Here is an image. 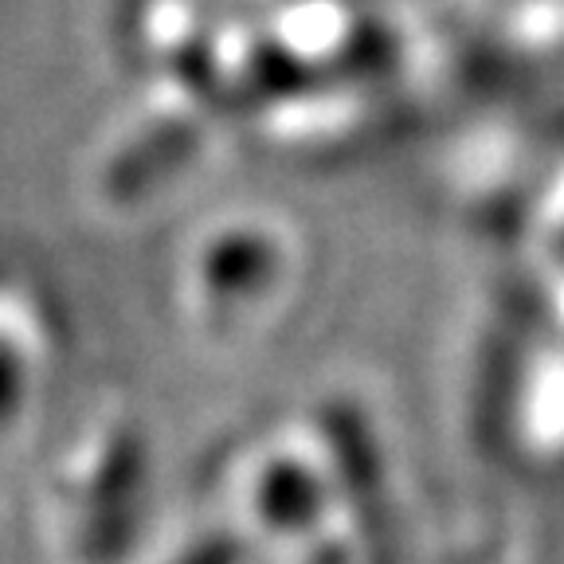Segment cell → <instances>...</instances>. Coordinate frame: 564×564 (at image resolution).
Returning a JSON list of instances; mask_svg holds the SVG:
<instances>
[{"mask_svg": "<svg viewBox=\"0 0 564 564\" xmlns=\"http://www.w3.org/2000/svg\"><path fill=\"white\" fill-rule=\"evenodd\" d=\"M188 150H193V130H185V126H161V130L145 133L138 145H130L115 165L106 169L110 200L133 204L145 193H153V185H161L188 158Z\"/></svg>", "mask_w": 564, "mask_h": 564, "instance_id": "obj_4", "label": "cell"}, {"mask_svg": "<svg viewBox=\"0 0 564 564\" xmlns=\"http://www.w3.org/2000/svg\"><path fill=\"white\" fill-rule=\"evenodd\" d=\"M259 518L279 533H306L322 518L326 490L299 458H274L259 478Z\"/></svg>", "mask_w": 564, "mask_h": 564, "instance_id": "obj_5", "label": "cell"}, {"mask_svg": "<svg viewBox=\"0 0 564 564\" xmlns=\"http://www.w3.org/2000/svg\"><path fill=\"white\" fill-rule=\"evenodd\" d=\"M279 271V251L263 231H228L208 247L200 263L204 291L216 306H239L256 299Z\"/></svg>", "mask_w": 564, "mask_h": 564, "instance_id": "obj_3", "label": "cell"}, {"mask_svg": "<svg viewBox=\"0 0 564 564\" xmlns=\"http://www.w3.org/2000/svg\"><path fill=\"white\" fill-rule=\"evenodd\" d=\"M317 423H322L337 486L357 521L369 564H397V525H392V506H388L384 458H380V443L372 440L369 420L349 400H329Z\"/></svg>", "mask_w": 564, "mask_h": 564, "instance_id": "obj_1", "label": "cell"}, {"mask_svg": "<svg viewBox=\"0 0 564 564\" xmlns=\"http://www.w3.org/2000/svg\"><path fill=\"white\" fill-rule=\"evenodd\" d=\"M145 490V440L133 427L110 435L95 463L79 521V549L87 564H115L133 545Z\"/></svg>", "mask_w": 564, "mask_h": 564, "instance_id": "obj_2", "label": "cell"}, {"mask_svg": "<svg viewBox=\"0 0 564 564\" xmlns=\"http://www.w3.org/2000/svg\"><path fill=\"white\" fill-rule=\"evenodd\" d=\"M239 561H243L239 538L228 533V529H220V533H208V538H200L193 549H185L173 564H239Z\"/></svg>", "mask_w": 564, "mask_h": 564, "instance_id": "obj_7", "label": "cell"}, {"mask_svg": "<svg viewBox=\"0 0 564 564\" xmlns=\"http://www.w3.org/2000/svg\"><path fill=\"white\" fill-rule=\"evenodd\" d=\"M24 361H20V352L12 349V341L0 337V427L12 423V415L20 412L24 404Z\"/></svg>", "mask_w": 564, "mask_h": 564, "instance_id": "obj_6", "label": "cell"}, {"mask_svg": "<svg viewBox=\"0 0 564 564\" xmlns=\"http://www.w3.org/2000/svg\"><path fill=\"white\" fill-rule=\"evenodd\" d=\"M310 564H345V553L337 545H322V549H314Z\"/></svg>", "mask_w": 564, "mask_h": 564, "instance_id": "obj_8", "label": "cell"}]
</instances>
